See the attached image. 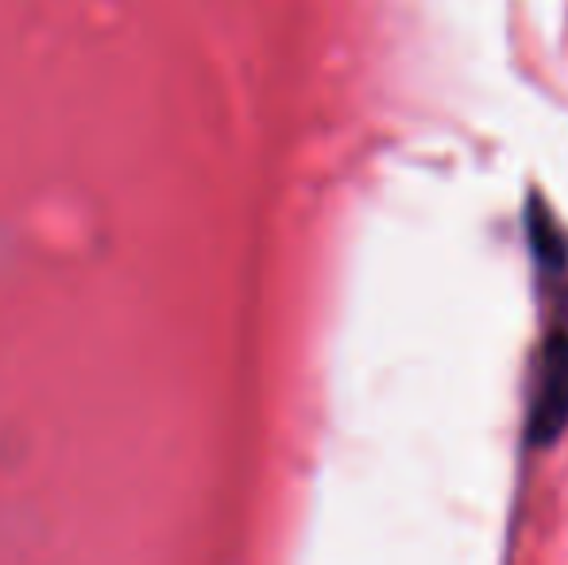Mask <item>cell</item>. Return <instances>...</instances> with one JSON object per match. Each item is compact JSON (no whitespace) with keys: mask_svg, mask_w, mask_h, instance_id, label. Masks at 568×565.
<instances>
[{"mask_svg":"<svg viewBox=\"0 0 568 565\" xmlns=\"http://www.w3.org/2000/svg\"><path fill=\"white\" fill-rule=\"evenodd\" d=\"M568 430V283L549 310V330L534 372L530 411H526V442L549 450Z\"/></svg>","mask_w":568,"mask_h":565,"instance_id":"6da1fadb","label":"cell"}]
</instances>
